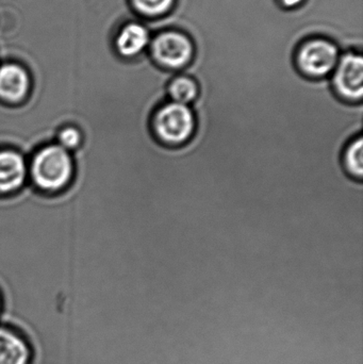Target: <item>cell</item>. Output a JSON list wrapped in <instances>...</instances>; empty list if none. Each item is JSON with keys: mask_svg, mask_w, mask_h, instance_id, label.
Here are the masks:
<instances>
[{"mask_svg": "<svg viewBox=\"0 0 363 364\" xmlns=\"http://www.w3.org/2000/svg\"><path fill=\"white\" fill-rule=\"evenodd\" d=\"M75 173L74 155L55 142L38 147L28 157V184L40 194H61L74 181Z\"/></svg>", "mask_w": 363, "mask_h": 364, "instance_id": "cell-1", "label": "cell"}, {"mask_svg": "<svg viewBox=\"0 0 363 364\" xmlns=\"http://www.w3.org/2000/svg\"><path fill=\"white\" fill-rule=\"evenodd\" d=\"M149 129L161 146L183 149L195 138L197 119L192 106L166 100L153 110Z\"/></svg>", "mask_w": 363, "mask_h": 364, "instance_id": "cell-2", "label": "cell"}, {"mask_svg": "<svg viewBox=\"0 0 363 364\" xmlns=\"http://www.w3.org/2000/svg\"><path fill=\"white\" fill-rule=\"evenodd\" d=\"M340 55L336 45L326 38L306 41L296 55V68L308 80H322L332 74Z\"/></svg>", "mask_w": 363, "mask_h": 364, "instance_id": "cell-3", "label": "cell"}, {"mask_svg": "<svg viewBox=\"0 0 363 364\" xmlns=\"http://www.w3.org/2000/svg\"><path fill=\"white\" fill-rule=\"evenodd\" d=\"M332 75L330 90L340 102L362 104L363 60L360 53H347L340 57Z\"/></svg>", "mask_w": 363, "mask_h": 364, "instance_id": "cell-4", "label": "cell"}, {"mask_svg": "<svg viewBox=\"0 0 363 364\" xmlns=\"http://www.w3.org/2000/svg\"><path fill=\"white\" fill-rule=\"evenodd\" d=\"M153 61L168 70L187 68L194 57V46L189 36L179 31H166L158 34L151 42Z\"/></svg>", "mask_w": 363, "mask_h": 364, "instance_id": "cell-5", "label": "cell"}, {"mask_svg": "<svg viewBox=\"0 0 363 364\" xmlns=\"http://www.w3.org/2000/svg\"><path fill=\"white\" fill-rule=\"evenodd\" d=\"M33 80L29 70L19 63L6 62L0 65V104L17 107L31 95Z\"/></svg>", "mask_w": 363, "mask_h": 364, "instance_id": "cell-6", "label": "cell"}, {"mask_svg": "<svg viewBox=\"0 0 363 364\" xmlns=\"http://www.w3.org/2000/svg\"><path fill=\"white\" fill-rule=\"evenodd\" d=\"M28 184V158L17 149L0 147V197L12 196Z\"/></svg>", "mask_w": 363, "mask_h": 364, "instance_id": "cell-7", "label": "cell"}, {"mask_svg": "<svg viewBox=\"0 0 363 364\" xmlns=\"http://www.w3.org/2000/svg\"><path fill=\"white\" fill-rule=\"evenodd\" d=\"M151 44V36L145 26L140 23H128L123 26L117 38L115 48L124 58H134L142 53Z\"/></svg>", "mask_w": 363, "mask_h": 364, "instance_id": "cell-8", "label": "cell"}, {"mask_svg": "<svg viewBox=\"0 0 363 364\" xmlns=\"http://www.w3.org/2000/svg\"><path fill=\"white\" fill-rule=\"evenodd\" d=\"M29 346L14 331L0 327V364H29Z\"/></svg>", "mask_w": 363, "mask_h": 364, "instance_id": "cell-9", "label": "cell"}, {"mask_svg": "<svg viewBox=\"0 0 363 364\" xmlns=\"http://www.w3.org/2000/svg\"><path fill=\"white\" fill-rule=\"evenodd\" d=\"M166 91L168 100L193 106L200 97V85L193 77L178 75L168 81Z\"/></svg>", "mask_w": 363, "mask_h": 364, "instance_id": "cell-10", "label": "cell"}, {"mask_svg": "<svg viewBox=\"0 0 363 364\" xmlns=\"http://www.w3.org/2000/svg\"><path fill=\"white\" fill-rule=\"evenodd\" d=\"M343 172L356 181L363 182V136L350 140L343 147L340 157Z\"/></svg>", "mask_w": 363, "mask_h": 364, "instance_id": "cell-11", "label": "cell"}, {"mask_svg": "<svg viewBox=\"0 0 363 364\" xmlns=\"http://www.w3.org/2000/svg\"><path fill=\"white\" fill-rule=\"evenodd\" d=\"M53 142L65 151L75 154L82 146L83 134L76 125L65 124L55 132Z\"/></svg>", "mask_w": 363, "mask_h": 364, "instance_id": "cell-12", "label": "cell"}, {"mask_svg": "<svg viewBox=\"0 0 363 364\" xmlns=\"http://www.w3.org/2000/svg\"><path fill=\"white\" fill-rule=\"evenodd\" d=\"M176 0H131L132 6L143 16L159 17L172 10Z\"/></svg>", "mask_w": 363, "mask_h": 364, "instance_id": "cell-13", "label": "cell"}, {"mask_svg": "<svg viewBox=\"0 0 363 364\" xmlns=\"http://www.w3.org/2000/svg\"><path fill=\"white\" fill-rule=\"evenodd\" d=\"M305 0H278L279 4L285 8L292 9L300 6Z\"/></svg>", "mask_w": 363, "mask_h": 364, "instance_id": "cell-14", "label": "cell"}, {"mask_svg": "<svg viewBox=\"0 0 363 364\" xmlns=\"http://www.w3.org/2000/svg\"><path fill=\"white\" fill-rule=\"evenodd\" d=\"M4 299H2L1 294H0V314H1L2 309H4Z\"/></svg>", "mask_w": 363, "mask_h": 364, "instance_id": "cell-15", "label": "cell"}]
</instances>
